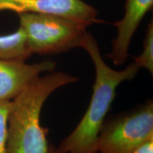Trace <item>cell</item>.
Segmentation results:
<instances>
[{"mask_svg":"<svg viewBox=\"0 0 153 153\" xmlns=\"http://www.w3.org/2000/svg\"><path fill=\"white\" fill-rule=\"evenodd\" d=\"M89 54L95 70L91 100L83 117L75 128L61 141L57 149L62 153H96L101 126L120 84L133 79L140 68L134 62L122 70H116L105 62L98 43L87 32L80 45Z\"/></svg>","mask_w":153,"mask_h":153,"instance_id":"obj_1","label":"cell"},{"mask_svg":"<svg viewBox=\"0 0 153 153\" xmlns=\"http://www.w3.org/2000/svg\"><path fill=\"white\" fill-rule=\"evenodd\" d=\"M77 80L65 72H49L36 78L10 101L5 153H48V130L41 124L42 108L55 91Z\"/></svg>","mask_w":153,"mask_h":153,"instance_id":"obj_2","label":"cell"},{"mask_svg":"<svg viewBox=\"0 0 153 153\" xmlns=\"http://www.w3.org/2000/svg\"><path fill=\"white\" fill-rule=\"evenodd\" d=\"M19 16L32 55H55L80 48L87 33L85 25L54 15L23 13Z\"/></svg>","mask_w":153,"mask_h":153,"instance_id":"obj_3","label":"cell"},{"mask_svg":"<svg viewBox=\"0 0 153 153\" xmlns=\"http://www.w3.org/2000/svg\"><path fill=\"white\" fill-rule=\"evenodd\" d=\"M153 137V101L148 99L133 109L105 120L98 137V152L131 153Z\"/></svg>","mask_w":153,"mask_h":153,"instance_id":"obj_4","label":"cell"},{"mask_svg":"<svg viewBox=\"0 0 153 153\" xmlns=\"http://www.w3.org/2000/svg\"><path fill=\"white\" fill-rule=\"evenodd\" d=\"M38 13L60 16L89 26L99 22L98 11L82 0H0V11Z\"/></svg>","mask_w":153,"mask_h":153,"instance_id":"obj_5","label":"cell"},{"mask_svg":"<svg viewBox=\"0 0 153 153\" xmlns=\"http://www.w3.org/2000/svg\"><path fill=\"white\" fill-rule=\"evenodd\" d=\"M57 63L46 60L33 64L23 61L0 60V102L16 98L36 78L55 71Z\"/></svg>","mask_w":153,"mask_h":153,"instance_id":"obj_6","label":"cell"},{"mask_svg":"<svg viewBox=\"0 0 153 153\" xmlns=\"http://www.w3.org/2000/svg\"><path fill=\"white\" fill-rule=\"evenodd\" d=\"M152 6L153 0H126L125 13L123 18L114 23L117 34L111 41V51L106 55V58L115 65L120 66L126 62L132 38Z\"/></svg>","mask_w":153,"mask_h":153,"instance_id":"obj_7","label":"cell"},{"mask_svg":"<svg viewBox=\"0 0 153 153\" xmlns=\"http://www.w3.org/2000/svg\"><path fill=\"white\" fill-rule=\"evenodd\" d=\"M30 55L26 35L20 27L14 33L0 36V60L26 62Z\"/></svg>","mask_w":153,"mask_h":153,"instance_id":"obj_8","label":"cell"},{"mask_svg":"<svg viewBox=\"0 0 153 153\" xmlns=\"http://www.w3.org/2000/svg\"><path fill=\"white\" fill-rule=\"evenodd\" d=\"M134 63L138 68H144L153 74V22L149 23L144 40L143 50L139 55L134 57Z\"/></svg>","mask_w":153,"mask_h":153,"instance_id":"obj_9","label":"cell"},{"mask_svg":"<svg viewBox=\"0 0 153 153\" xmlns=\"http://www.w3.org/2000/svg\"><path fill=\"white\" fill-rule=\"evenodd\" d=\"M10 101L0 102V153H5L7 140V114Z\"/></svg>","mask_w":153,"mask_h":153,"instance_id":"obj_10","label":"cell"},{"mask_svg":"<svg viewBox=\"0 0 153 153\" xmlns=\"http://www.w3.org/2000/svg\"><path fill=\"white\" fill-rule=\"evenodd\" d=\"M131 153H153V137L140 144Z\"/></svg>","mask_w":153,"mask_h":153,"instance_id":"obj_11","label":"cell"},{"mask_svg":"<svg viewBox=\"0 0 153 153\" xmlns=\"http://www.w3.org/2000/svg\"><path fill=\"white\" fill-rule=\"evenodd\" d=\"M48 153H62L60 150L57 149V147L55 146L54 145L49 143V148Z\"/></svg>","mask_w":153,"mask_h":153,"instance_id":"obj_12","label":"cell"},{"mask_svg":"<svg viewBox=\"0 0 153 153\" xmlns=\"http://www.w3.org/2000/svg\"><path fill=\"white\" fill-rule=\"evenodd\" d=\"M96 153H101V152H96Z\"/></svg>","mask_w":153,"mask_h":153,"instance_id":"obj_13","label":"cell"}]
</instances>
